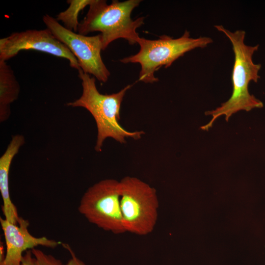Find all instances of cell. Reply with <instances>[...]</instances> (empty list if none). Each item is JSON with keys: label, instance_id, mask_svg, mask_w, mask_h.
I'll list each match as a JSON object with an SVG mask.
<instances>
[{"label": "cell", "instance_id": "obj_4", "mask_svg": "<svg viewBox=\"0 0 265 265\" xmlns=\"http://www.w3.org/2000/svg\"><path fill=\"white\" fill-rule=\"evenodd\" d=\"M157 40L140 37L137 44L139 52L121 59L123 63H137L141 65L138 80L153 83L159 80L154 73L161 67L167 68L186 53L196 48H203L212 42L209 37H191L186 30L180 37L173 38L162 35Z\"/></svg>", "mask_w": 265, "mask_h": 265}, {"label": "cell", "instance_id": "obj_2", "mask_svg": "<svg viewBox=\"0 0 265 265\" xmlns=\"http://www.w3.org/2000/svg\"><path fill=\"white\" fill-rule=\"evenodd\" d=\"M78 73L81 80L82 94L79 99L67 103V106L83 107L94 118L97 129L96 151H102L103 143L107 138H112L121 144L126 143L128 138L134 140L141 138L144 133L143 131H128L119 123L121 103L132 85H127L117 93L103 94L97 88L95 77H91L81 69Z\"/></svg>", "mask_w": 265, "mask_h": 265}, {"label": "cell", "instance_id": "obj_7", "mask_svg": "<svg viewBox=\"0 0 265 265\" xmlns=\"http://www.w3.org/2000/svg\"><path fill=\"white\" fill-rule=\"evenodd\" d=\"M43 21L54 37L67 46L77 59L83 72L106 82L110 72L101 57L103 44L101 34L92 36L77 33L66 28L56 19L46 14Z\"/></svg>", "mask_w": 265, "mask_h": 265}, {"label": "cell", "instance_id": "obj_9", "mask_svg": "<svg viewBox=\"0 0 265 265\" xmlns=\"http://www.w3.org/2000/svg\"><path fill=\"white\" fill-rule=\"evenodd\" d=\"M6 245L4 260L0 265H21L24 253L38 246L54 248L61 244L46 237H36L28 230L29 222L21 217L17 224L0 217Z\"/></svg>", "mask_w": 265, "mask_h": 265}, {"label": "cell", "instance_id": "obj_5", "mask_svg": "<svg viewBox=\"0 0 265 265\" xmlns=\"http://www.w3.org/2000/svg\"><path fill=\"white\" fill-rule=\"evenodd\" d=\"M120 186V208L126 232L139 236L151 233L158 216L156 190L140 179L131 176L123 178Z\"/></svg>", "mask_w": 265, "mask_h": 265}, {"label": "cell", "instance_id": "obj_10", "mask_svg": "<svg viewBox=\"0 0 265 265\" xmlns=\"http://www.w3.org/2000/svg\"><path fill=\"white\" fill-rule=\"evenodd\" d=\"M25 137L21 134L12 136L6 150L0 158V192L2 199V210L4 218L17 224L20 217L16 207L10 198L9 176L10 166L15 156L25 144Z\"/></svg>", "mask_w": 265, "mask_h": 265}, {"label": "cell", "instance_id": "obj_3", "mask_svg": "<svg viewBox=\"0 0 265 265\" xmlns=\"http://www.w3.org/2000/svg\"><path fill=\"white\" fill-rule=\"evenodd\" d=\"M141 0H112L107 4L106 0H92L89 10L80 23L78 33L84 35L95 31L101 32L103 50L119 38L126 40L133 45L140 38L136 29L144 24V17L133 20L131 13Z\"/></svg>", "mask_w": 265, "mask_h": 265}, {"label": "cell", "instance_id": "obj_15", "mask_svg": "<svg viewBox=\"0 0 265 265\" xmlns=\"http://www.w3.org/2000/svg\"><path fill=\"white\" fill-rule=\"evenodd\" d=\"M21 265H38L31 250H28L24 253L21 261Z\"/></svg>", "mask_w": 265, "mask_h": 265}, {"label": "cell", "instance_id": "obj_13", "mask_svg": "<svg viewBox=\"0 0 265 265\" xmlns=\"http://www.w3.org/2000/svg\"><path fill=\"white\" fill-rule=\"evenodd\" d=\"M32 253L36 259L38 265H63L61 261L52 255L48 254L42 250L34 248Z\"/></svg>", "mask_w": 265, "mask_h": 265}, {"label": "cell", "instance_id": "obj_8", "mask_svg": "<svg viewBox=\"0 0 265 265\" xmlns=\"http://www.w3.org/2000/svg\"><path fill=\"white\" fill-rule=\"evenodd\" d=\"M23 50H36L68 60L70 66L80 68L68 48L57 39L47 28L14 32L0 39V60L6 61Z\"/></svg>", "mask_w": 265, "mask_h": 265}, {"label": "cell", "instance_id": "obj_12", "mask_svg": "<svg viewBox=\"0 0 265 265\" xmlns=\"http://www.w3.org/2000/svg\"><path fill=\"white\" fill-rule=\"evenodd\" d=\"M92 0H68L69 6L65 11L59 13L56 16V20L62 21L64 26L72 31H78L80 23L78 15L81 10L89 5Z\"/></svg>", "mask_w": 265, "mask_h": 265}, {"label": "cell", "instance_id": "obj_6", "mask_svg": "<svg viewBox=\"0 0 265 265\" xmlns=\"http://www.w3.org/2000/svg\"><path fill=\"white\" fill-rule=\"evenodd\" d=\"M79 212L91 223L115 234L126 232L120 208V181L107 179L89 187L82 195Z\"/></svg>", "mask_w": 265, "mask_h": 265}, {"label": "cell", "instance_id": "obj_11", "mask_svg": "<svg viewBox=\"0 0 265 265\" xmlns=\"http://www.w3.org/2000/svg\"><path fill=\"white\" fill-rule=\"evenodd\" d=\"M20 85L11 67L0 60V122L7 121L11 114L10 105L18 98Z\"/></svg>", "mask_w": 265, "mask_h": 265}, {"label": "cell", "instance_id": "obj_1", "mask_svg": "<svg viewBox=\"0 0 265 265\" xmlns=\"http://www.w3.org/2000/svg\"><path fill=\"white\" fill-rule=\"evenodd\" d=\"M214 27L224 33L232 43L235 55V61L233 69L232 80L233 92L230 98L221 106L212 110L205 112L207 115H211L212 118L206 125L201 129L208 131L212 126L214 121L219 117L224 115L228 121L234 113L240 110L249 111L255 108H262L263 103L251 95L248 91L250 82L258 81L260 78V64L254 63L252 56L258 50L259 45H247L244 43L245 32L237 30L232 32L222 25H216Z\"/></svg>", "mask_w": 265, "mask_h": 265}, {"label": "cell", "instance_id": "obj_14", "mask_svg": "<svg viewBox=\"0 0 265 265\" xmlns=\"http://www.w3.org/2000/svg\"><path fill=\"white\" fill-rule=\"evenodd\" d=\"M63 246L68 251L71 255V258L68 260L66 264L63 265H85V264L80 260L75 254V252L70 246L66 243H62Z\"/></svg>", "mask_w": 265, "mask_h": 265}]
</instances>
